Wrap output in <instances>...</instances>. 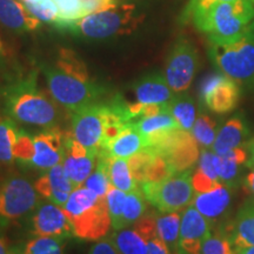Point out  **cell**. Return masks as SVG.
Listing matches in <instances>:
<instances>
[{
    "label": "cell",
    "mask_w": 254,
    "mask_h": 254,
    "mask_svg": "<svg viewBox=\"0 0 254 254\" xmlns=\"http://www.w3.org/2000/svg\"><path fill=\"white\" fill-rule=\"evenodd\" d=\"M4 110L15 123L40 127L58 126L63 118L59 104L37 84V72L7 85L2 91Z\"/></svg>",
    "instance_id": "1"
},
{
    "label": "cell",
    "mask_w": 254,
    "mask_h": 254,
    "mask_svg": "<svg viewBox=\"0 0 254 254\" xmlns=\"http://www.w3.org/2000/svg\"><path fill=\"white\" fill-rule=\"evenodd\" d=\"M253 21L254 2L233 0L213 5L193 24L207 36L209 43L224 45L243 37Z\"/></svg>",
    "instance_id": "2"
},
{
    "label": "cell",
    "mask_w": 254,
    "mask_h": 254,
    "mask_svg": "<svg viewBox=\"0 0 254 254\" xmlns=\"http://www.w3.org/2000/svg\"><path fill=\"white\" fill-rule=\"evenodd\" d=\"M135 6L133 4L118 5L85 15L68 28L74 36L90 40H104L109 38L129 34L138 27L141 18L134 15Z\"/></svg>",
    "instance_id": "3"
},
{
    "label": "cell",
    "mask_w": 254,
    "mask_h": 254,
    "mask_svg": "<svg viewBox=\"0 0 254 254\" xmlns=\"http://www.w3.org/2000/svg\"><path fill=\"white\" fill-rule=\"evenodd\" d=\"M41 68L45 74L50 94L60 106L69 112L99 103L106 92V88L95 84L93 80H82L56 66L43 64Z\"/></svg>",
    "instance_id": "4"
},
{
    "label": "cell",
    "mask_w": 254,
    "mask_h": 254,
    "mask_svg": "<svg viewBox=\"0 0 254 254\" xmlns=\"http://www.w3.org/2000/svg\"><path fill=\"white\" fill-rule=\"evenodd\" d=\"M209 57L219 71L239 85L254 84V21L239 39L224 45L211 44Z\"/></svg>",
    "instance_id": "5"
},
{
    "label": "cell",
    "mask_w": 254,
    "mask_h": 254,
    "mask_svg": "<svg viewBox=\"0 0 254 254\" xmlns=\"http://www.w3.org/2000/svg\"><path fill=\"white\" fill-rule=\"evenodd\" d=\"M192 171L174 173L160 183L140 184V190L159 213L180 212L192 204L195 190L192 185Z\"/></svg>",
    "instance_id": "6"
},
{
    "label": "cell",
    "mask_w": 254,
    "mask_h": 254,
    "mask_svg": "<svg viewBox=\"0 0 254 254\" xmlns=\"http://www.w3.org/2000/svg\"><path fill=\"white\" fill-rule=\"evenodd\" d=\"M36 187L26 177L11 174L0 182V226L23 218L38 204Z\"/></svg>",
    "instance_id": "7"
},
{
    "label": "cell",
    "mask_w": 254,
    "mask_h": 254,
    "mask_svg": "<svg viewBox=\"0 0 254 254\" xmlns=\"http://www.w3.org/2000/svg\"><path fill=\"white\" fill-rule=\"evenodd\" d=\"M199 67V55L195 46L186 38L173 44L165 65V78L174 93L189 90Z\"/></svg>",
    "instance_id": "8"
},
{
    "label": "cell",
    "mask_w": 254,
    "mask_h": 254,
    "mask_svg": "<svg viewBox=\"0 0 254 254\" xmlns=\"http://www.w3.org/2000/svg\"><path fill=\"white\" fill-rule=\"evenodd\" d=\"M146 148L166 159L176 173L190 170L200 157L198 142L190 132L183 128L173 129L154 146Z\"/></svg>",
    "instance_id": "9"
},
{
    "label": "cell",
    "mask_w": 254,
    "mask_h": 254,
    "mask_svg": "<svg viewBox=\"0 0 254 254\" xmlns=\"http://www.w3.org/2000/svg\"><path fill=\"white\" fill-rule=\"evenodd\" d=\"M200 101L212 112L225 114L237 107L240 99V87L237 81L224 73L209 74L199 88Z\"/></svg>",
    "instance_id": "10"
},
{
    "label": "cell",
    "mask_w": 254,
    "mask_h": 254,
    "mask_svg": "<svg viewBox=\"0 0 254 254\" xmlns=\"http://www.w3.org/2000/svg\"><path fill=\"white\" fill-rule=\"evenodd\" d=\"M71 135L85 147L99 151L104 135L101 101L71 112Z\"/></svg>",
    "instance_id": "11"
},
{
    "label": "cell",
    "mask_w": 254,
    "mask_h": 254,
    "mask_svg": "<svg viewBox=\"0 0 254 254\" xmlns=\"http://www.w3.org/2000/svg\"><path fill=\"white\" fill-rule=\"evenodd\" d=\"M66 132L59 126L49 127L46 131L33 136L34 153L28 166L40 171H47L64 160Z\"/></svg>",
    "instance_id": "12"
},
{
    "label": "cell",
    "mask_w": 254,
    "mask_h": 254,
    "mask_svg": "<svg viewBox=\"0 0 254 254\" xmlns=\"http://www.w3.org/2000/svg\"><path fill=\"white\" fill-rule=\"evenodd\" d=\"M97 160L98 151L85 147L73 138L71 133H66L63 166L75 187L84 185L90 174L93 172Z\"/></svg>",
    "instance_id": "13"
},
{
    "label": "cell",
    "mask_w": 254,
    "mask_h": 254,
    "mask_svg": "<svg viewBox=\"0 0 254 254\" xmlns=\"http://www.w3.org/2000/svg\"><path fill=\"white\" fill-rule=\"evenodd\" d=\"M212 225L193 205L184 209L179 236L180 254H200L201 246L212 232Z\"/></svg>",
    "instance_id": "14"
},
{
    "label": "cell",
    "mask_w": 254,
    "mask_h": 254,
    "mask_svg": "<svg viewBox=\"0 0 254 254\" xmlns=\"http://www.w3.org/2000/svg\"><path fill=\"white\" fill-rule=\"evenodd\" d=\"M73 234L81 240H100L107 236L112 225L107 208L106 198H100L93 207L86 212L69 219Z\"/></svg>",
    "instance_id": "15"
},
{
    "label": "cell",
    "mask_w": 254,
    "mask_h": 254,
    "mask_svg": "<svg viewBox=\"0 0 254 254\" xmlns=\"http://www.w3.org/2000/svg\"><path fill=\"white\" fill-rule=\"evenodd\" d=\"M32 228L37 237H74L71 221L63 208L53 202H44L32 217Z\"/></svg>",
    "instance_id": "16"
},
{
    "label": "cell",
    "mask_w": 254,
    "mask_h": 254,
    "mask_svg": "<svg viewBox=\"0 0 254 254\" xmlns=\"http://www.w3.org/2000/svg\"><path fill=\"white\" fill-rule=\"evenodd\" d=\"M34 187L40 195L63 207L69 194L74 190L75 185L66 174L63 165L59 164L47 170V172L34 183Z\"/></svg>",
    "instance_id": "17"
},
{
    "label": "cell",
    "mask_w": 254,
    "mask_h": 254,
    "mask_svg": "<svg viewBox=\"0 0 254 254\" xmlns=\"http://www.w3.org/2000/svg\"><path fill=\"white\" fill-rule=\"evenodd\" d=\"M231 187L219 183L213 189L202 193H195L192 204L207 220L212 227L226 214L232 201Z\"/></svg>",
    "instance_id": "18"
},
{
    "label": "cell",
    "mask_w": 254,
    "mask_h": 254,
    "mask_svg": "<svg viewBox=\"0 0 254 254\" xmlns=\"http://www.w3.org/2000/svg\"><path fill=\"white\" fill-rule=\"evenodd\" d=\"M136 103L141 105H167L176 97L165 75L150 73L138 79L132 86Z\"/></svg>",
    "instance_id": "19"
},
{
    "label": "cell",
    "mask_w": 254,
    "mask_h": 254,
    "mask_svg": "<svg viewBox=\"0 0 254 254\" xmlns=\"http://www.w3.org/2000/svg\"><path fill=\"white\" fill-rule=\"evenodd\" d=\"M41 21L32 15L18 0H0V25L14 33L37 30Z\"/></svg>",
    "instance_id": "20"
},
{
    "label": "cell",
    "mask_w": 254,
    "mask_h": 254,
    "mask_svg": "<svg viewBox=\"0 0 254 254\" xmlns=\"http://www.w3.org/2000/svg\"><path fill=\"white\" fill-rule=\"evenodd\" d=\"M250 134L249 124L243 116L237 114L228 119L219 128L211 150L218 155H222L233 148L243 146L249 139Z\"/></svg>",
    "instance_id": "21"
},
{
    "label": "cell",
    "mask_w": 254,
    "mask_h": 254,
    "mask_svg": "<svg viewBox=\"0 0 254 254\" xmlns=\"http://www.w3.org/2000/svg\"><path fill=\"white\" fill-rule=\"evenodd\" d=\"M225 230L234 253L246 247L254 246V200L241 206L233 222L228 227H225Z\"/></svg>",
    "instance_id": "22"
},
{
    "label": "cell",
    "mask_w": 254,
    "mask_h": 254,
    "mask_svg": "<svg viewBox=\"0 0 254 254\" xmlns=\"http://www.w3.org/2000/svg\"><path fill=\"white\" fill-rule=\"evenodd\" d=\"M133 126L144 136L146 147H152L173 129L182 128L178 125L172 114L168 112V109L155 116L144 117V118L135 120Z\"/></svg>",
    "instance_id": "23"
},
{
    "label": "cell",
    "mask_w": 254,
    "mask_h": 254,
    "mask_svg": "<svg viewBox=\"0 0 254 254\" xmlns=\"http://www.w3.org/2000/svg\"><path fill=\"white\" fill-rule=\"evenodd\" d=\"M144 148H146L144 136L136 131L132 123L131 125L124 128L116 139L101 147L99 152L109 157L127 159Z\"/></svg>",
    "instance_id": "24"
},
{
    "label": "cell",
    "mask_w": 254,
    "mask_h": 254,
    "mask_svg": "<svg viewBox=\"0 0 254 254\" xmlns=\"http://www.w3.org/2000/svg\"><path fill=\"white\" fill-rule=\"evenodd\" d=\"M247 159H249V151H247V146L244 147V145L233 148L222 155L217 154V173L219 182L231 189L236 187L239 182L240 168L244 164L247 163Z\"/></svg>",
    "instance_id": "25"
},
{
    "label": "cell",
    "mask_w": 254,
    "mask_h": 254,
    "mask_svg": "<svg viewBox=\"0 0 254 254\" xmlns=\"http://www.w3.org/2000/svg\"><path fill=\"white\" fill-rule=\"evenodd\" d=\"M158 236L164 244L168 247L170 252L179 253V236L180 224H182V214L179 212L171 213H155Z\"/></svg>",
    "instance_id": "26"
},
{
    "label": "cell",
    "mask_w": 254,
    "mask_h": 254,
    "mask_svg": "<svg viewBox=\"0 0 254 254\" xmlns=\"http://www.w3.org/2000/svg\"><path fill=\"white\" fill-rule=\"evenodd\" d=\"M119 254H147L148 241L134 227H125L111 236Z\"/></svg>",
    "instance_id": "27"
},
{
    "label": "cell",
    "mask_w": 254,
    "mask_h": 254,
    "mask_svg": "<svg viewBox=\"0 0 254 254\" xmlns=\"http://www.w3.org/2000/svg\"><path fill=\"white\" fill-rule=\"evenodd\" d=\"M168 112L177 120L178 125L190 132L196 119V107L193 98L187 94L176 95L167 105Z\"/></svg>",
    "instance_id": "28"
},
{
    "label": "cell",
    "mask_w": 254,
    "mask_h": 254,
    "mask_svg": "<svg viewBox=\"0 0 254 254\" xmlns=\"http://www.w3.org/2000/svg\"><path fill=\"white\" fill-rule=\"evenodd\" d=\"M109 172L111 184L117 189L129 193L133 190H140V185L133 179L129 170L128 160L125 158H109Z\"/></svg>",
    "instance_id": "29"
},
{
    "label": "cell",
    "mask_w": 254,
    "mask_h": 254,
    "mask_svg": "<svg viewBox=\"0 0 254 254\" xmlns=\"http://www.w3.org/2000/svg\"><path fill=\"white\" fill-rule=\"evenodd\" d=\"M99 199L100 196L95 194L93 190L85 186H78L69 194L68 200L63 206V209L68 219H73L93 207Z\"/></svg>",
    "instance_id": "30"
},
{
    "label": "cell",
    "mask_w": 254,
    "mask_h": 254,
    "mask_svg": "<svg viewBox=\"0 0 254 254\" xmlns=\"http://www.w3.org/2000/svg\"><path fill=\"white\" fill-rule=\"evenodd\" d=\"M109 155L98 151L97 165H95L93 172L90 174L86 182L84 183L85 187L93 190L95 194L100 198H105L110 187L112 186L109 172Z\"/></svg>",
    "instance_id": "31"
},
{
    "label": "cell",
    "mask_w": 254,
    "mask_h": 254,
    "mask_svg": "<svg viewBox=\"0 0 254 254\" xmlns=\"http://www.w3.org/2000/svg\"><path fill=\"white\" fill-rule=\"evenodd\" d=\"M146 212H147V204H146V198L141 190H136L127 193L118 230L134 225Z\"/></svg>",
    "instance_id": "32"
},
{
    "label": "cell",
    "mask_w": 254,
    "mask_h": 254,
    "mask_svg": "<svg viewBox=\"0 0 254 254\" xmlns=\"http://www.w3.org/2000/svg\"><path fill=\"white\" fill-rule=\"evenodd\" d=\"M19 128L11 118H0V165L9 166L14 163L13 146Z\"/></svg>",
    "instance_id": "33"
},
{
    "label": "cell",
    "mask_w": 254,
    "mask_h": 254,
    "mask_svg": "<svg viewBox=\"0 0 254 254\" xmlns=\"http://www.w3.org/2000/svg\"><path fill=\"white\" fill-rule=\"evenodd\" d=\"M218 131V123L207 114L200 113L190 129V134L193 135L200 147L212 148Z\"/></svg>",
    "instance_id": "34"
},
{
    "label": "cell",
    "mask_w": 254,
    "mask_h": 254,
    "mask_svg": "<svg viewBox=\"0 0 254 254\" xmlns=\"http://www.w3.org/2000/svg\"><path fill=\"white\" fill-rule=\"evenodd\" d=\"M58 6V20L55 26L62 31H67L79 19L84 18L85 12L82 9L80 0H55Z\"/></svg>",
    "instance_id": "35"
},
{
    "label": "cell",
    "mask_w": 254,
    "mask_h": 254,
    "mask_svg": "<svg viewBox=\"0 0 254 254\" xmlns=\"http://www.w3.org/2000/svg\"><path fill=\"white\" fill-rule=\"evenodd\" d=\"M56 67L62 69V71L67 73V74L82 79V80H92L85 63L73 51L68 49L59 50V56L56 62Z\"/></svg>",
    "instance_id": "36"
},
{
    "label": "cell",
    "mask_w": 254,
    "mask_h": 254,
    "mask_svg": "<svg viewBox=\"0 0 254 254\" xmlns=\"http://www.w3.org/2000/svg\"><path fill=\"white\" fill-rule=\"evenodd\" d=\"M200 254H234V250L224 227L218 228L206 238Z\"/></svg>",
    "instance_id": "37"
},
{
    "label": "cell",
    "mask_w": 254,
    "mask_h": 254,
    "mask_svg": "<svg viewBox=\"0 0 254 254\" xmlns=\"http://www.w3.org/2000/svg\"><path fill=\"white\" fill-rule=\"evenodd\" d=\"M27 11L34 15L41 23L56 24L58 20V6L55 0H34V1L23 2Z\"/></svg>",
    "instance_id": "38"
},
{
    "label": "cell",
    "mask_w": 254,
    "mask_h": 254,
    "mask_svg": "<svg viewBox=\"0 0 254 254\" xmlns=\"http://www.w3.org/2000/svg\"><path fill=\"white\" fill-rule=\"evenodd\" d=\"M64 238L37 237L25 246V254H63Z\"/></svg>",
    "instance_id": "39"
},
{
    "label": "cell",
    "mask_w": 254,
    "mask_h": 254,
    "mask_svg": "<svg viewBox=\"0 0 254 254\" xmlns=\"http://www.w3.org/2000/svg\"><path fill=\"white\" fill-rule=\"evenodd\" d=\"M176 173L167 163L166 159L159 154H154L146 168L144 183H160L172 177ZM142 183V184H144Z\"/></svg>",
    "instance_id": "40"
},
{
    "label": "cell",
    "mask_w": 254,
    "mask_h": 254,
    "mask_svg": "<svg viewBox=\"0 0 254 254\" xmlns=\"http://www.w3.org/2000/svg\"><path fill=\"white\" fill-rule=\"evenodd\" d=\"M126 194V192H124V190L117 189V187L112 185L110 187L106 196H105L106 198V204L107 208H109L111 221H112V226L116 231L118 230L120 219H122Z\"/></svg>",
    "instance_id": "41"
},
{
    "label": "cell",
    "mask_w": 254,
    "mask_h": 254,
    "mask_svg": "<svg viewBox=\"0 0 254 254\" xmlns=\"http://www.w3.org/2000/svg\"><path fill=\"white\" fill-rule=\"evenodd\" d=\"M33 136L27 134L23 129H19L17 134V140H15L13 146V154L15 160H18L20 164L28 166L32 158H33Z\"/></svg>",
    "instance_id": "42"
},
{
    "label": "cell",
    "mask_w": 254,
    "mask_h": 254,
    "mask_svg": "<svg viewBox=\"0 0 254 254\" xmlns=\"http://www.w3.org/2000/svg\"><path fill=\"white\" fill-rule=\"evenodd\" d=\"M153 155L154 153L150 148H144V150L139 151L138 153L133 154L132 157L128 158V165L132 177L139 185L145 182L146 168H147Z\"/></svg>",
    "instance_id": "43"
},
{
    "label": "cell",
    "mask_w": 254,
    "mask_h": 254,
    "mask_svg": "<svg viewBox=\"0 0 254 254\" xmlns=\"http://www.w3.org/2000/svg\"><path fill=\"white\" fill-rule=\"evenodd\" d=\"M225 1H233V0H190L184 11L182 18L183 21L185 23L186 21H194L213 5Z\"/></svg>",
    "instance_id": "44"
},
{
    "label": "cell",
    "mask_w": 254,
    "mask_h": 254,
    "mask_svg": "<svg viewBox=\"0 0 254 254\" xmlns=\"http://www.w3.org/2000/svg\"><path fill=\"white\" fill-rule=\"evenodd\" d=\"M80 2L86 15L118 6L117 0H80Z\"/></svg>",
    "instance_id": "45"
},
{
    "label": "cell",
    "mask_w": 254,
    "mask_h": 254,
    "mask_svg": "<svg viewBox=\"0 0 254 254\" xmlns=\"http://www.w3.org/2000/svg\"><path fill=\"white\" fill-rule=\"evenodd\" d=\"M219 183H215L211 178L206 176L205 173H202L201 171H199L198 168L194 171V173L192 174V185L194 189L195 193H202L206 190L213 189V187Z\"/></svg>",
    "instance_id": "46"
},
{
    "label": "cell",
    "mask_w": 254,
    "mask_h": 254,
    "mask_svg": "<svg viewBox=\"0 0 254 254\" xmlns=\"http://www.w3.org/2000/svg\"><path fill=\"white\" fill-rule=\"evenodd\" d=\"M88 254H119L117 251L116 246H114L112 239L110 238H103L98 241L97 244H94L90 250Z\"/></svg>",
    "instance_id": "47"
},
{
    "label": "cell",
    "mask_w": 254,
    "mask_h": 254,
    "mask_svg": "<svg viewBox=\"0 0 254 254\" xmlns=\"http://www.w3.org/2000/svg\"><path fill=\"white\" fill-rule=\"evenodd\" d=\"M244 184H245V187L247 189V190H249L254 198V167H251V171L245 177Z\"/></svg>",
    "instance_id": "48"
},
{
    "label": "cell",
    "mask_w": 254,
    "mask_h": 254,
    "mask_svg": "<svg viewBox=\"0 0 254 254\" xmlns=\"http://www.w3.org/2000/svg\"><path fill=\"white\" fill-rule=\"evenodd\" d=\"M247 151H249V159H247L246 165L251 167H254V138L247 145Z\"/></svg>",
    "instance_id": "49"
},
{
    "label": "cell",
    "mask_w": 254,
    "mask_h": 254,
    "mask_svg": "<svg viewBox=\"0 0 254 254\" xmlns=\"http://www.w3.org/2000/svg\"><path fill=\"white\" fill-rule=\"evenodd\" d=\"M0 254H8L7 250V241H6L5 237L0 234Z\"/></svg>",
    "instance_id": "50"
},
{
    "label": "cell",
    "mask_w": 254,
    "mask_h": 254,
    "mask_svg": "<svg viewBox=\"0 0 254 254\" xmlns=\"http://www.w3.org/2000/svg\"><path fill=\"white\" fill-rule=\"evenodd\" d=\"M234 254H254V246H250V247H246V249L239 250Z\"/></svg>",
    "instance_id": "51"
},
{
    "label": "cell",
    "mask_w": 254,
    "mask_h": 254,
    "mask_svg": "<svg viewBox=\"0 0 254 254\" xmlns=\"http://www.w3.org/2000/svg\"><path fill=\"white\" fill-rule=\"evenodd\" d=\"M27 1H34V0H21V2H27Z\"/></svg>",
    "instance_id": "52"
},
{
    "label": "cell",
    "mask_w": 254,
    "mask_h": 254,
    "mask_svg": "<svg viewBox=\"0 0 254 254\" xmlns=\"http://www.w3.org/2000/svg\"><path fill=\"white\" fill-rule=\"evenodd\" d=\"M1 46H2V43H1V39H0V50H1Z\"/></svg>",
    "instance_id": "53"
},
{
    "label": "cell",
    "mask_w": 254,
    "mask_h": 254,
    "mask_svg": "<svg viewBox=\"0 0 254 254\" xmlns=\"http://www.w3.org/2000/svg\"><path fill=\"white\" fill-rule=\"evenodd\" d=\"M251 1H253V2H254V0H251Z\"/></svg>",
    "instance_id": "54"
},
{
    "label": "cell",
    "mask_w": 254,
    "mask_h": 254,
    "mask_svg": "<svg viewBox=\"0 0 254 254\" xmlns=\"http://www.w3.org/2000/svg\"><path fill=\"white\" fill-rule=\"evenodd\" d=\"M174 254H180V253H174Z\"/></svg>",
    "instance_id": "55"
}]
</instances>
